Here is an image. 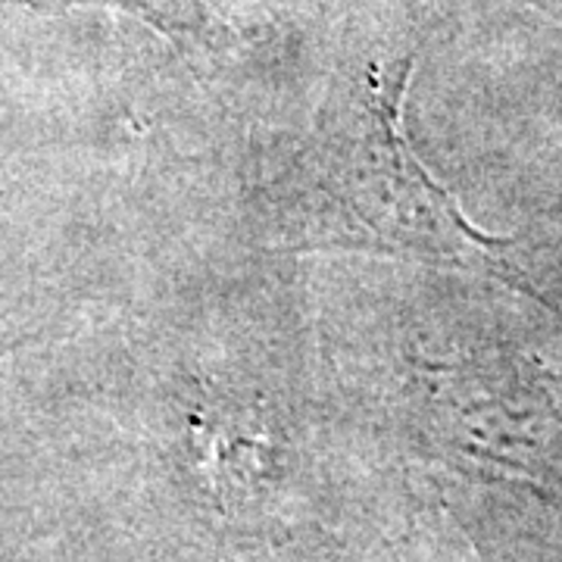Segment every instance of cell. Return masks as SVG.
I'll return each mask as SVG.
<instances>
[{"label":"cell","instance_id":"obj_1","mask_svg":"<svg viewBox=\"0 0 562 562\" xmlns=\"http://www.w3.org/2000/svg\"><path fill=\"white\" fill-rule=\"evenodd\" d=\"M413 57L372 63L338 101L322 106L288 184L291 247L484 266L503 272L509 238L482 235L425 169L403 135Z\"/></svg>","mask_w":562,"mask_h":562},{"label":"cell","instance_id":"obj_2","mask_svg":"<svg viewBox=\"0 0 562 562\" xmlns=\"http://www.w3.org/2000/svg\"><path fill=\"white\" fill-rule=\"evenodd\" d=\"M32 7H76V3H116L140 20L154 22L160 32H166L172 41L201 38L206 13L203 0H25Z\"/></svg>","mask_w":562,"mask_h":562}]
</instances>
